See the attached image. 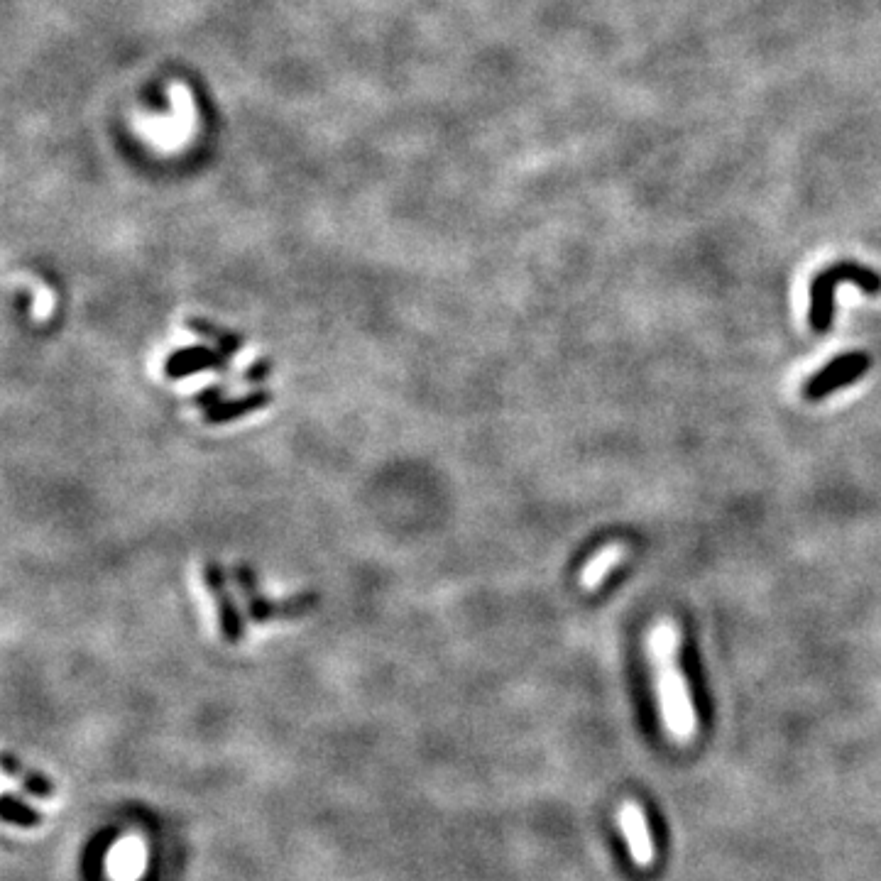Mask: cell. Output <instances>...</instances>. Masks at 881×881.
I'll return each instance as SVG.
<instances>
[{
  "label": "cell",
  "instance_id": "obj_13",
  "mask_svg": "<svg viewBox=\"0 0 881 881\" xmlns=\"http://www.w3.org/2000/svg\"><path fill=\"white\" fill-rule=\"evenodd\" d=\"M223 392H226V385H211V387H206V390H201V395L191 397L189 404H194V407L209 409V407H213V404L221 402Z\"/></svg>",
  "mask_w": 881,
  "mask_h": 881
},
{
  "label": "cell",
  "instance_id": "obj_3",
  "mask_svg": "<svg viewBox=\"0 0 881 881\" xmlns=\"http://www.w3.org/2000/svg\"><path fill=\"white\" fill-rule=\"evenodd\" d=\"M845 282L855 284L869 297H877L881 292V275L869 270V267L855 265V262H840V265L828 267V270L815 277L811 287V314H808V319H811L813 331H825L833 324L835 287Z\"/></svg>",
  "mask_w": 881,
  "mask_h": 881
},
{
  "label": "cell",
  "instance_id": "obj_1",
  "mask_svg": "<svg viewBox=\"0 0 881 881\" xmlns=\"http://www.w3.org/2000/svg\"><path fill=\"white\" fill-rule=\"evenodd\" d=\"M676 647H678V634L673 622L661 620L656 625L654 632V656L656 664H659V683H661V696H664L666 710H669L671 725L676 732H688L693 722V710L691 700H688L686 681L681 678L676 664Z\"/></svg>",
  "mask_w": 881,
  "mask_h": 881
},
{
  "label": "cell",
  "instance_id": "obj_2",
  "mask_svg": "<svg viewBox=\"0 0 881 881\" xmlns=\"http://www.w3.org/2000/svg\"><path fill=\"white\" fill-rule=\"evenodd\" d=\"M235 585H238L240 595L245 598V607H248V615L255 625H265L272 620H297V617L309 615L319 605V593L314 590H304V593L292 595V598L284 600H272L267 595L260 593V583H257V573L248 563H238L233 568Z\"/></svg>",
  "mask_w": 881,
  "mask_h": 881
},
{
  "label": "cell",
  "instance_id": "obj_12",
  "mask_svg": "<svg viewBox=\"0 0 881 881\" xmlns=\"http://www.w3.org/2000/svg\"><path fill=\"white\" fill-rule=\"evenodd\" d=\"M272 368H275V363H272L270 358H260V360H255V363L243 372V377H240V380H243V382H253V385H255V382L267 380V377H270Z\"/></svg>",
  "mask_w": 881,
  "mask_h": 881
},
{
  "label": "cell",
  "instance_id": "obj_4",
  "mask_svg": "<svg viewBox=\"0 0 881 881\" xmlns=\"http://www.w3.org/2000/svg\"><path fill=\"white\" fill-rule=\"evenodd\" d=\"M204 583L206 590L211 593L213 603H216L218 612V627H221L223 639L228 644H238L243 639L245 627H243V615H240L238 603H235V595L228 588L226 571L218 561H209L204 566Z\"/></svg>",
  "mask_w": 881,
  "mask_h": 881
},
{
  "label": "cell",
  "instance_id": "obj_8",
  "mask_svg": "<svg viewBox=\"0 0 881 881\" xmlns=\"http://www.w3.org/2000/svg\"><path fill=\"white\" fill-rule=\"evenodd\" d=\"M0 764H3L5 774L13 776V779H18L20 784H23V789L27 793H32V796L52 798L54 793H57V784H54V781L49 779L45 771L32 769V766H27L23 759L13 757V754H10V752H5L3 757H0Z\"/></svg>",
  "mask_w": 881,
  "mask_h": 881
},
{
  "label": "cell",
  "instance_id": "obj_6",
  "mask_svg": "<svg viewBox=\"0 0 881 881\" xmlns=\"http://www.w3.org/2000/svg\"><path fill=\"white\" fill-rule=\"evenodd\" d=\"M228 355L221 350H213L206 346H189L179 348L164 360V375L167 380H184V377L199 375L204 370H226Z\"/></svg>",
  "mask_w": 881,
  "mask_h": 881
},
{
  "label": "cell",
  "instance_id": "obj_11",
  "mask_svg": "<svg viewBox=\"0 0 881 881\" xmlns=\"http://www.w3.org/2000/svg\"><path fill=\"white\" fill-rule=\"evenodd\" d=\"M0 820L5 825H13V828L32 830L45 823V815L37 808H32L30 803H25L23 798L15 796V793H3V798H0Z\"/></svg>",
  "mask_w": 881,
  "mask_h": 881
},
{
  "label": "cell",
  "instance_id": "obj_10",
  "mask_svg": "<svg viewBox=\"0 0 881 881\" xmlns=\"http://www.w3.org/2000/svg\"><path fill=\"white\" fill-rule=\"evenodd\" d=\"M625 558H627L625 544H620V541H615V544H607L605 549L600 551V554H595L593 561L585 566L583 576H580V580H583V588L585 590L598 588V585L603 583V580L610 576L612 571H615V566H620Z\"/></svg>",
  "mask_w": 881,
  "mask_h": 881
},
{
  "label": "cell",
  "instance_id": "obj_7",
  "mask_svg": "<svg viewBox=\"0 0 881 881\" xmlns=\"http://www.w3.org/2000/svg\"><path fill=\"white\" fill-rule=\"evenodd\" d=\"M272 399H275V395H272L270 390H255V392H250V395L213 404V407L206 409L201 421H204L206 426L228 424V421L243 419V417H248V414L260 412V409H265L267 404H272Z\"/></svg>",
  "mask_w": 881,
  "mask_h": 881
},
{
  "label": "cell",
  "instance_id": "obj_5",
  "mask_svg": "<svg viewBox=\"0 0 881 881\" xmlns=\"http://www.w3.org/2000/svg\"><path fill=\"white\" fill-rule=\"evenodd\" d=\"M869 365H872V360H869L867 353H862V350H852V353L842 355V358L825 365L818 375H813L811 380L806 382V387H803V395L813 399V402L815 399L830 397L835 390H840V387H847L852 385V382H857L859 377L869 370Z\"/></svg>",
  "mask_w": 881,
  "mask_h": 881
},
{
  "label": "cell",
  "instance_id": "obj_9",
  "mask_svg": "<svg viewBox=\"0 0 881 881\" xmlns=\"http://www.w3.org/2000/svg\"><path fill=\"white\" fill-rule=\"evenodd\" d=\"M184 324H186V328H189V331H194L196 336L216 343V350L226 353L228 358H231V355H235L240 348L245 346V338L240 336L238 331H231V328H223V326L213 324V321L204 319V316H186Z\"/></svg>",
  "mask_w": 881,
  "mask_h": 881
}]
</instances>
